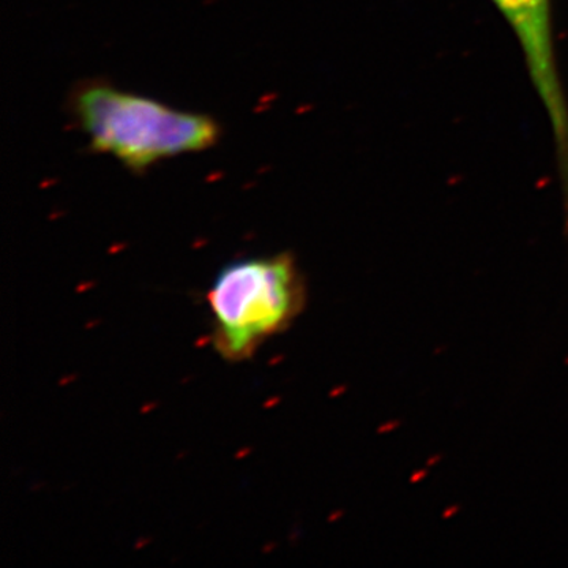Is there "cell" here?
<instances>
[{"label": "cell", "instance_id": "1", "mask_svg": "<svg viewBox=\"0 0 568 568\" xmlns=\"http://www.w3.org/2000/svg\"><path fill=\"white\" fill-rule=\"evenodd\" d=\"M69 110L89 151L112 156L133 174L209 151L222 138V126L211 115L175 110L102 80L80 82L70 93Z\"/></svg>", "mask_w": 568, "mask_h": 568}, {"label": "cell", "instance_id": "3", "mask_svg": "<svg viewBox=\"0 0 568 568\" xmlns=\"http://www.w3.org/2000/svg\"><path fill=\"white\" fill-rule=\"evenodd\" d=\"M518 40L538 99L547 112L568 212V100L555 44L551 0H493Z\"/></svg>", "mask_w": 568, "mask_h": 568}, {"label": "cell", "instance_id": "2", "mask_svg": "<svg viewBox=\"0 0 568 568\" xmlns=\"http://www.w3.org/2000/svg\"><path fill=\"white\" fill-rule=\"evenodd\" d=\"M207 302L216 354L245 362L302 315L306 282L293 253L246 257L219 272Z\"/></svg>", "mask_w": 568, "mask_h": 568}]
</instances>
